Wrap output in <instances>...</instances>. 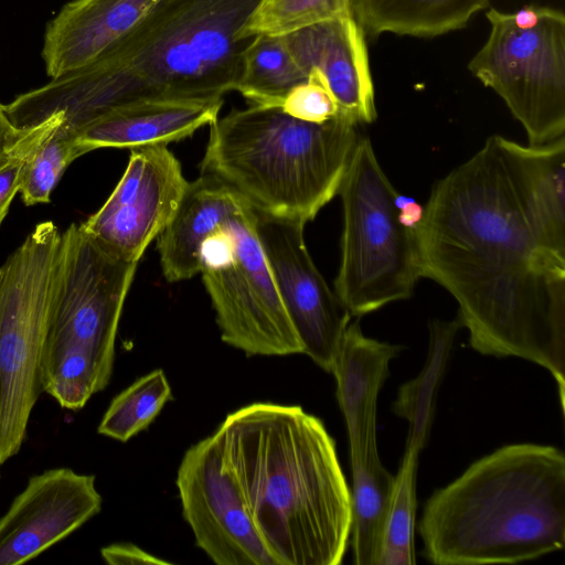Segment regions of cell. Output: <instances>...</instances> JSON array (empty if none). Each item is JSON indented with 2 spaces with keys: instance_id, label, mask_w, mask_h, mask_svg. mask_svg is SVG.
Listing matches in <instances>:
<instances>
[{
  "instance_id": "obj_1",
  "label": "cell",
  "mask_w": 565,
  "mask_h": 565,
  "mask_svg": "<svg viewBox=\"0 0 565 565\" xmlns=\"http://www.w3.org/2000/svg\"><path fill=\"white\" fill-rule=\"evenodd\" d=\"M420 277L457 301L470 347L547 370L565 396V255L535 209L526 146L490 136L437 181L414 231Z\"/></svg>"
},
{
  "instance_id": "obj_2",
  "label": "cell",
  "mask_w": 565,
  "mask_h": 565,
  "mask_svg": "<svg viewBox=\"0 0 565 565\" xmlns=\"http://www.w3.org/2000/svg\"><path fill=\"white\" fill-rule=\"evenodd\" d=\"M263 0H158L129 32L84 67L22 95L26 118L58 114L78 136L118 107L151 99H223L236 90Z\"/></svg>"
},
{
  "instance_id": "obj_3",
  "label": "cell",
  "mask_w": 565,
  "mask_h": 565,
  "mask_svg": "<svg viewBox=\"0 0 565 565\" xmlns=\"http://www.w3.org/2000/svg\"><path fill=\"white\" fill-rule=\"evenodd\" d=\"M213 435L276 564H340L351 491L323 423L300 406L254 403L228 414Z\"/></svg>"
},
{
  "instance_id": "obj_4",
  "label": "cell",
  "mask_w": 565,
  "mask_h": 565,
  "mask_svg": "<svg viewBox=\"0 0 565 565\" xmlns=\"http://www.w3.org/2000/svg\"><path fill=\"white\" fill-rule=\"evenodd\" d=\"M423 556L436 565L516 564L565 545V456L554 446H503L425 503Z\"/></svg>"
},
{
  "instance_id": "obj_5",
  "label": "cell",
  "mask_w": 565,
  "mask_h": 565,
  "mask_svg": "<svg viewBox=\"0 0 565 565\" xmlns=\"http://www.w3.org/2000/svg\"><path fill=\"white\" fill-rule=\"evenodd\" d=\"M209 126L201 173L233 188L256 212L305 225L338 195L361 137L359 124L339 114L316 124L252 105Z\"/></svg>"
},
{
  "instance_id": "obj_6",
  "label": "cell",
  "mask_w": 565,
  "mask_h": 565,
  "mask_svg": "<svg viewBox=\"0 0 565 565\" xmlns=\"http://www.w3.org/2000/svg\"><path fill=\"white\" fill-rule=\"evenodd\" d=\"M138 263L72 223L61 238L60 270L40 360L42 392L78 411L111 376L122 307Z\"/></svg>"
},
{
  "instance_id": "obj_7",
  "label": "cell",
  "mask_w": 565,
  "mask_h": 565,
  "mask_svg": "<svg viewBox=\"0 0 565 565\" xmlns=\"http://www.w3.org/2000/svg\"><path fill=\"white\" fill-rule=\"evenodd\" d=\"M396 193L361 136L338 193L343 227L334 292L353 317L408 299L422 278L414 232L397 220Z\"/></svg>"
},
{
  "instance_id": "obj_8",
  "label": "cell",
  "mask_w": 565,
  "mask_h": 565,
  "mask_svg": "<svg viewBox=\"0 0 565 565\" xmlns=\"http://www.w3.org/2000/svg\"><path fill=\"white\" fill-rule=\"evenodd\" d=\"M62 233L39 223L0 265V465L24 441L42 393L40 360L60 270Z\"/></svg>"
},
{
  "instance_id": "obj_9",
  "label": "cell",
  "mask_w": 565,
  "mask_h": 565,
  "mask_svg": "<svg viewBox=\"0 0 565 565\" xmlns=\"http://www.w3.org/2000/svg\"><path fill=\"white\" fill-rule=\"evenodd\" d=\"M200 273L226 344L247 355L302 353L260 244L253 207L232 215L203 243Z\"/></svg>"
},
{
  "instance_id": "obj_10",
  "label": "cell",
  "mask_w": 565,
  "mask_h": 565,
  "mask_svg": "<svg viewBox=\"0 0 565 565\" xmlns=\"http://www.w3.org/2000/svg\"><path fill=\"white\" fill-rule=\"evenodd\" d=\"M491 30L468 64L493 89L523 126L530 145H543L565 132V17L539 7V20L516 26L511 13L490 9Z\"/></svg>"
},
{
  "instance_id": "obj_11",
  "label": "cell",
  "mask_w": 565,
  "mask_h": 565,
  "mask_svg": "<svg viewBox=\"0 0 565 565\" xmlns=\"http://www.w3.org/2000/svg\"><path fill=\"white\" fill-rule=\"evenodd\" d=\"M182 514L196 545L217 565H277L243 494L223 465L214 435L191 446L177 473Z\"/></svg>"
},
{
  "instance_id": "obj_12",
  "label": "cell",
  "mask_w": 565,
  "mask_h": 565,
  "mask_svg": "<svg viewBox=\"0 0 565 565\" xmlns=\"http://www.w3.org/2000/svg\"><path fill=\"white\" fill-rule=\"evenodd\" d=\"M256 227L302 353L331 373L351 315L316 267L305 242V224L256 212Z\"/></svg>"
},
{
  "instance_id": "obj_13",
  "label": "cell",
  "mask_w": 565,
  "mask_h": 565,
  "mask_svg": "<svg viewBox=\"0 0 565 565\" xmlns=\"http://www.w3.org/2000/svg\"><path fill=\"white\" fill-rule=\"evenodd\" d=\"M189 183L167 145L131 149L108 199L81 224L109 250L138 263L171 221Z\"/></svg>"
},
{
  "instance_id": "obj_14",
  "label": "cell",
  "mask_w": 565,
  "mask_h": 565,
  "mask_svg": "<svg viewBox=\"0 0 565 565\" xmlns=\"http://www.w3.org/2000/svg\"><path fill=\"white\" fill-rule=\"evenodd\" d=\"M100 509L94 476L70 468L32 476L0 518V565L23 564L36 557Z\"/></svg>"
},
{
  "instance_id": "obj_15",
  "label": "cell",
  "mask_w": 565,
  "mask_h": 565,
  "mask_svg": "<svg viewBox=\"0 0 565 565\" xmlns=\"http://www.w3.org/2000/svg\"><path fill=\"white\" fill-rule=\"evenodd\" d=\"M364 35L352 13L282 34L306 78L319 77L331 93L338 114L359 125L376 118Z\"/></svg>"
},
{
  "instance_id": "obj_16",
  "label": "cell",
  "mask_w": 565,
  "mask_h": 565,
  "mask_svg": "<svg viewBox=\"0 0 565 565\" xmlns=\"http://www.w3.org/2000/svg\"><path fill=\"white\" fill-rule=\"evenodd\" d=\"M158 0H72L46 24L42 58L56 78L79 70L129 32Z\"/></svg>"
},
{
  "instance_id": "obj_17",
  "label": "cell",
  "mask_w": 565,
  "mask_h": 565,
  "mask_svg": "<svg viewBox=\"0 0 565 565\" xmlns=\"http://www.w3.org/2000/svg\"><path fill=\"white\" fill-rule=\"evenodd\" d=\"M402 345L366 337L359 320L350 322L335 353L331 373L337 383V399L343 414L351 461L379 452L376 405L390 374V363Z\"/></svg>"
},
{
  "instance_id": "obj_18",
  "label": "cell",
  "mask_w": 565,
  "mask_h": 565,
  "mask_svg": "<svg viewBox=\"0 0 565 565\" xmlns=\"http://www.w3.org/2000/svg\"><path fill=\"white\" fill-rule=\"evenodd\" d=\"M223 99H151L113 109L76 138L78 156L100 148L167 145L193 135L217 117Z\"/></svg>"
},
{
  "instance_id": "obj_19",
  "label": "cell",
  "mask_w": 565,
  "mask_h": 565,
  "mask_svg": "<svg viewBox=\"0 0 565 565\" xmlns=\"http://www.w3.org/2000/svg\"><path fill=\"white\" fill-rule=\"evenodd\" d=\"M252 207L247 200L220 179L202 174L189 186L169 224L158 236L162 274L170 282L200 273L201 248L232 215Z\"/></svg>"
},
{
  "instance_id": "obj_20",
  "label": "cell",
  "mask_w": 565,
  "mask_h": 565,
  "mask_svg": "<svg viewBox=\"0 0 565 565\" xmlns=\"http://www.w3.org/2000/svg\"><path fill=\"white\" fill-rule=\"evenodd\" d=\"M489 0H353L351 12L364 34L433 38L467 25Z\"/></svg>"
},
{
  "instance_id": "obj_21",
  "label": "cell",
  "mask_w": 565,
  "mask_h": 565,
  "mask_svg": "<svg viewBox=\"0 0 565 565\" xmlns=\"http://www.w3.org/2000/svg\"><path fill=\"white\" fill-rule=\"evenodd\" d=\"M460 328L462 326L458 318L450 321H430L424 366L397 391L392 411L408 423L405 448L420 452L427 443L435 417L437 393Z\"/></svg>"
},
{
  "instance_id": "obj_22",
  "label": "cell",
  "mask_w": 565,
  "mask_h": 565,
  "mask_svg": "<svg viewBox=\"0 0 565 565\" xmlns=\"http://www.w3.org/2000/svg\"><path fill=\"white\" fill-rule=\"evenodd\" d=\"M351 533L356 565H376L395 477L379 452L351 461Z\"/></svg>"
},
{
  "instance_id": "obj_23",
  "label": "cell",
  "mask_w": 565,
  "mask_h": 565,
  "mask_svg": "<svg viewBox=\"0 0 565 565\" xmlns=\"http://www.w3.org/2000/svg\"><path fill=\"white\" fill-rule=\"evenodd\" d=\"M282 35H255L247 47L237 92L252 105L281 107L288 93L306 81Z\"/></svg>"
},
{
  "instance_id": "obj_24",
  "label": "cell",
  "mask_w": 565,
  "mask_h": 565,
  "mask_svg": "<svg viewBox=\"0 0 565 565\" xmlns=\"http://www.w3.org/2000/svg\"><path fill=\"white\" fill-rule=\"evenodd\" d=\"M531 189L550 247L565 255V138L527 145Z\"/></svg>"
},
{
  "instance_id": "obj_25",
  "label": "cell",
  "mask_w": 565,
  "mask_h": 565,
  "mask_svg": "<svg viewBox=\"0 0 565 565\" xmlns=\"http://www.w3.org/2000/svg\"><path fill=\"white\" fill-rule=\"evenodd\" d=\"M418 455V451L405 448L394 480L376 565L416 563L414 537Z\"/></svg>"
},
{
  "instance_id": "obj_26",
  "label": "cell",
  "mask_w": 565,
  "mask_h": 565,
  "mask_svg": "<svg viewBox=\"0 0 565 565\" xmlns=\"http://www.w3.org/2000/svg\"><path fill=\"white\" fill-rule=\"evenodd\" d=\"M171 398V387L164 372L153 370L115 396L97 433L125 443L146 429Z\"/></svg>"
},
{
  "instance_id": "obj_27",
  "label": "cell",
  "mask_w": 565,
  "mask_h": 565,
  "mask_svg": "<svg viewBox=\"0 0 565 565\" xmlns=\"http://www.w3.org/2000/svg\"><path fill=\"white\" fill-rule=\"evenodd\" d=\"M353 0H263L247 33L282 35L351 12Z\"/></svg>"
},
{
  "instance_id": "obj_28",
  "label": "cell",
  "mask_w": 565,
  "mask_h": 565,
  "mask_svg": "<svg viewBox=\"0 0 565 565\" xmlns=\"http://www.w3.org/2000/svg\"><path fill=\"white\" fill-rule=\"evenodd\" d=\"M75 140L74 135L58 125L36 151L20 189L26 206L50 202L65 169L79 157Z\"/></svg>"
},
{
  "instance_id": "obj_29",
  "label": "cell",
  "mask_w": 565,
  "mask_h": 565,
  "mask_svg": "<svg viewBox=\"0 0 565 565\" xmlns=\"http://www.w3.org/2000/svg\"><path fill=\"white\" fill-rule=\"evenodd\" d=\"M61 122L60 115H53L41 124L22 130L20 138L8 151L0 164V226L15 194L20 192L36 151Z\"/></svg>"
},
{
  "instance_id": "obj_30",
  "label": "cell",
  "mask_w": 565,
  "mask_h": 565,
  "mask_svg": "<svg viewBox=\"0 0 565 565\" xmlns=\"http://www.w3.org/2000/svg\"><path fill=\"white\" fill-rule=\"evenodd\" d=\"M280 108L297 119L316 124L324 122L338 114L331 93L316 75L296 85Z\"/></svg>"
},
{
  "instance_id": "obj_31",
  "label": "cell",
  "mask_w": 565,
  "mask_h": 565,
  "mask_svg": "<svg viewBox=\"0 0 565 565\" xmlns=\"http://www.w3.org/2000/svg\"><path fill=\"white\" fill-rule=\"evenodd\" d=\"M100 554L104 561L111 565L170 564L130 543H116L105 546L102 548Z\"/></svg>"
},
{
  "instance_id": "obj_32",
  "label": "cell",
  "mask_w": 565,
  "mask_h": 565,
  "mask_svg": "<svg viewBox=\"0 0 565 565\" xmlns=\"http://www.w3.org/2000/svg\"><path fill=\"white\" fill-rule=\"evenodd\" d=\"M397 220L402 226L409 231H415L422 222L424 215V205L414 198L396 193L394 199Z\"/></svg>"
},
{
  "instance_id": "obj_33",
  "label": "cell",
  "mask_w": 565,
  "mask_h": 565,
  "mask_svg": "<svg viewBox=\"0 0 565 565\" xmlns=\"http://www.w3.org/2000/svg\"><path fill=\"white\" fill-rule=\"evenodd\" d=\"M22 130H18L10 122L3 105L0 103V164L7 157L10 148L20 138Z\"/></svg>"
},
{
  "instance_id": "obj_34",
  "label": "cell",
  "mask_w": 565,
  "mask_h": 565,
  "mask_svg": "<svg viewBox=\"0 0 565 565\" xmlns=\"http://www.w3.org/2000/svg\"><path fill=\"white\" fill-rule=\"evenodd\" d=\"M514 24L521 29H529L536 24L539 20V7H523L514 13H511Z\"/></svg>"
},
{
  "instance_id": "obj_35",
  "label": "cell",
  "mask_w": 565,
  "mask_h": 565,
  "mask_svg": "<svg viewBox=\"0 0 565 565\" xmlns=\"http://www.w3.org/2000/svg\"><path fill=\"white\" fill-rule=\"evenodd\" d=\"M0 467H1V465H0Z\"/></svg>"
}]
</instances>
